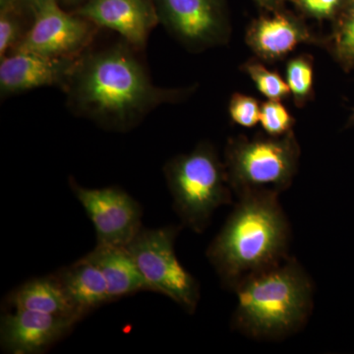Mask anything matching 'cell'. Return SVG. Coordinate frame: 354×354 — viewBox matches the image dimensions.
Wrapping results in <instances>:
<instances>
[{
	"label": "cell",
	"instance_id": "obj_1",
	"mask_svg": "<svg viewBox=\"0 0 354 354\" xmlns=\"http://www.w3.org/2000/svg\"><path fill=\"white\" fill-rule=\"evenodd\" d=\"M137 48L124 39L80 55L64 91L75 115L104 129L127 132L165 104L183 101L193 87H158Z\"/></svg>",
	"mask_w": 354,
	"mask_h": 354
},
{
	"label": "cell",
	"instance_id": "obj_2",
	"mask_svg": "<svg viewBox=\"0 0 354 354\" xmlns=\"http://www.w3.org/2000/svg\"><path fill=\"white\" fill-rule=\"evenodd\" d=\"M272 191H247L209 244L207 257L221 285L234 290L248 277L288 256L290 227Z\"/></svg>",
	"mask_w": 354,
	"mask_h": 354
},
{
	"label": "cell",
	"instance_id": "obj_3",
	"mask_svg": "<svg viewBox=\"0 0 354 354\" xmlns=\"http://www.w3.org/2000/svg\"><path fill=\"white\" fill-rule=\"evenodd\" d=\"M234 291L237 305L232 328L251 339L279 341L297 334L313 309L312 279L290 256L248 277Z\"/></svg>",
	"mask_w": 354,
	"mask_h": 354
},
{
	"label": "cell",
	"instance_id": "obj_4",
	"mask_svg": "<svg viewBox=\"0 0 354 354\" xmlns=\"http://www.w3.org/2000/svg\"><path fill=\"white\" fill-rule=\"evenodd\" d=\"M174 208L183 225L202 234L216 209L232 204L225 165L207 142L171 158L164 167Z\"/></svg>",
	"mask_w": 354,
	"mask_h": 354
},
{
	"label": "cell",
	"instance_id": "obj_5",
	"mask_svg": "<svg viewBox=\"0 0 354 354\" xmlns=\"http://www.w3.org/2000/svg\"><path fill=\"white\" fill-rule=\"evenodd\" d=\"M300 149L292 131L281 137L230 140L225 149V169L232 192H283L297 172Z\"/></svg>",
	"mask_w": 354,
	"mask_h": 354
},
{
	"label": "cell",
	"instance_id": "obj_6",
	"mask_svg": "<svg viewBox=\"0 0 354 354\" xmlns=\"http://www.w3.org/2000/svg\"><path fill=\"white\" fill-rule=\"evenodd\" d=\"M181 227H142L127 246L149 290L162 293L187 313L196 311L200 286L177 259L174 242Z\"/></svg>",
	"mask_w": 354,
	"mask_h": 354
},
{
	"label": "cell",
	"instance_id": "obj_7",
	"mask_svg": "<svg viewBox=\"0 0 354 354\" xmlns=\"http://www.w3.org/2000/svg\"><path fill=\"white\" fill-rule=\"evenodd\" d=\"M69 185L94 225L97 244L127 247L143 227L141 205L120 187L86 188L73 177Z\"/></svg>",
	"mask_w": 354,
	"mask_h": 354
},
{
	"label": "cell",
	"instance_id": "obj_8",
	"mask_svg": "<svg viewBox=\"0 0 354 354\" xmlns=\"http://www.w3.org/2000/svg\"><path fill=\"white\" fill-rule=\"evenodd\" d=\"M99 29L85 18L66 12L58 0H53L35 13L31 27L16 50L50 57L78 58L91 48Z\"/></svg>",
	"mask_w": 354,
	"mask_h": 354
},
{
	"label": "cell",
	"instance_id": "obj_9",
	"mask_svg": "<svg viewBox=\"0 0 354 354\" xmlns=\"http://www.w3.org/2000/svg\"><path fill=\"white\" fill-rule=\"evenodd\" d=\"M160 23L184 46L204 50L225 43L228 25L221 0H153Z\"/></svg>",
	"mask_w": 354,
	"mask_h": 354
},
{
	"label": "cell",
	"instance_id": "obj_10",
	"mask_svg": "<svg viewBox=\"0 0 354 354\" xmlns=\"http://www.w3.org/2000/svg\"><path fill=\"white\" fill-rule=\"evenodd\" d=\"M97 28L120 35L133 48L143 50L160 23L153 0H87L74 11Z\"/></svg>",
	"mask_w": 354,
	"mask_h": 354
},
{
	"label": "cell",
	"instance_id": "obj_11",
	"mask_svg": "<svg viewBox=\"0 0 354 354\" xmlns=\"http://www.w3.org/2000/svg\"><path fill=\"white\" fill-rule=\"evenodd\" d=\"M76 59L13 51L0 59V95L6 99L44 87L64 90Z\"/></svg>",
	"mask_w": 354,
	"mask_h": 354
},
{
	"label": "cell",
	"instance_id": "obj_12",
	"mask_svg": "<svg viewBox=\"0 0 354 354\" xmlns=\"http://www.w3.org/2000/svg\"><path fill=\"white\" fill-rule=\"evenodd\" d=\"M76 323L41 312L10 309L1 317L0 342L3 351L15 354H38L69 334Z\"/></svg>",
	"mask_w": 354,
	"mask_h": 354
},
{
	"label": "cell",
	"instance_id": "obj_13",
	"mask_svg": "<svg viewBox=\"0 0 354 354\" xmlns=\"http://www.w3.org/2000/svg\"><path fill=\"white\" fill-rule=\"evenodd\" d=\"M4 302L10 309L41 312L68 319L76 324L83 319L55 272L26 281L11 290Z\"/></svg>",
	"mask_w": 354,
	"mask_h": 354
},
{
	"label": "cell",
	"instance_id": "obj_14",
	"mask_svg": "<svg viewBox=\"0 0 354 354\" xmlns=\"http://www.w3.org/2000/svg\"><path fill=\"white\" fill-rule=\"evenodd\" d=\"M311 39V35L304 25L285 15L256 21L246 35L251 50L258 57L270 62L285 57L300 44Z\"/></svg>",
	"mask_w": 354,
	"mask_h": 354
},
{
	"label": "cell",
	"instance_id": "obj_15",
	"mask_svg": "<svg viewBox=\"0 0 354 354\" xmlns=\"http://www.w3.org/2000/svg\"><path fill=\"white\" fill-rule=\"evenodd\" d=\"M55 274L83 319L102 305L111 304L104 274L86 256Z\"/></svg>",
	"mask_w": 354,
	"mask_h": 354
},
{
	"label": "cell",
	"instance_id": "obj_16",
	"mask_svg": "<svg viewBox=\"0 0 354 354\" xmlns=\"http://www.w3.org/2000/svg\"><path fill=\"white\" fill-rule=\"evenodd\" d=\"M86 257L104 274L111 302L139 291L150 290L127 247L97 244Z\"/></svg>",
	"mask_w": 354,
	"mask_h": 354
},
{
	"label": "cell",
	"instance_id": "obj_17",
	"mask_svg": "<svg viewBox=\"0 0 354 354\" xmlns=\"http://www.w3.org/2000/svg\"><path fill=\"white\" fill-rule=\"evenodd\" d=\"M32 22L17 0H0V59L19 48Z\"/></svg>",
	"mask_w": 354,
	"mask_h": 354
},
{
	"label": "cell",
	"instance_id": "obj_18",
	"mask_svg": "<svg viewBox=\"0 0 354 354\" xmlns=\"http://www.w3.org/2000/svg\"><path fill=\"white\" fill-rule=\"evenodd\" d=\"M261 94L272 101H281L290 94L288 83L277 72L266 68L262 64L253 62L244 67Z\"/></svg>",
	"mask_w": 354,
	"mask_h": 354
},
{
	"label": "cell",
	"instance_id": "obj_19",
	"mask_svg": "<svg viewBox=\"0 0 354 354\" xmlns=\"http://www.w3.org/2000/svg\"><path fill=\"white\" fill-rule=\"evenodd\" d=\"M286 83L298 102H304L313 88V67L308 58H293L286 66Z\"/></svg>",
	"mask_w": 354,
	"mask_h": 354
},
{
	"label": "cell",
	"instance_id": "obj_20",
	"mask_svg": "<svg viewBox=\"0 0 354 354\" xmlns=\"http://www.w3.org/2000/svg\"><path fill=\"white\" fill-rule=\"evenodd\" d=\"M260 123L269 136L281 137L291 132L295 120L279 101H269L261 106Z\"/></svg>",
	"mask_w": 354,
	"mask_h": 354
},
{
	"label": "cell",
	"instance_id": "obj_21",
	"mask_svg": "<svg viewBox=\"0 0 354 354\" xmlns=\"http://www.w3.org/2000/svg\"><path fill=\"white\" fill-rule=\"evenodd\" d=\"M228 111L232 121L241 127L251 128L260 122L261 106L257 100L250 95H232Z\"/></svg>",
	"mask_w": 354,
	"mask_h": 354
},
{
	"label": "cell",
	"instance_id": "obj_22",
	"mask_svg": "<svg viewBox=\"0 0 354 354\" xmlns=\"http://www.w3.org/2000/svg\"><path fill=\"white\" fill-rule=\"evenodd\" d=\"M335 48L337 57L344 64H354V4L348 17L337 32Z\"/></svg>",
	"mask_w": 354,
	"mask_h": 354
},
{
	"label": "cell",
	"instance_id": "obj_23",
	"mask_svg": "<svg viewBox=\"0 0 354 354\" xmlns=\"http://www.w3.org/2000/svg\"><path fill=\"white\" fill-rule=\"evenodd\" d=\"M341 0H300L306 12L317 18H327L332 15Z\"/></svg>",
	"mask_w": 354,
	"mask_h": 354
},
{
	"label": "cell",
	"instance_id": "obj_24",
	"mask_svg": "<svg viewBox=\"0 0 354 354\" xmlns=\"http://www.w3.org/2000/svg\"><path fill=\"white\" fill-rule=\"evenodd\" d=\"M17 1L34 18L35 13L39 8L46 6L48 2L53 1V0H17Z\"/></svg>",
	"mask_w": 354,
	"mask_h": 354
},
{
	"label": "cell",
	"instance_id": "obj_25",
	"mask_svg": "<svg viewBox=\"0 0 354 354\" xmlns=\"http://www.w3.org/2000/svg\"><path fill=\"white\" fill-rule=\"evenodd\" d=\"M257 1L262 4V6L267 7H274L278 6L281 0H257Z\"/></svg>",
	"mask_w": 354,
	"mask_h": 354
},
{
	"label": "cell",
	"instance_id": "obj_26",
	"mask_svg": "<svg viewBox=\"0 0 354 354\" xmlns=\"http://www.w3.org/2000/svg\"><path fill=\"white\" fill-rule=\"evenodd\" d=\"M66 3L70 4V6H81L83 3H85L87 0H64ZM77 7V8H78Z\"/></svg>",
	"mask_w": 354,
	"mask_h": 354
},
{
	"label": "cell",
	"instance_id": "obj_27",
	"mask_svg": "<svg viewBox=\"0 0 354 354\" xmlns=\"http://www.w3.org/2000/svg\"><path fill=\"white\" fill-rule=\"evenodd\" d=\"M349 2H351V6H353V4H354V0H349Z\"/></svg>",
	"mask_w": 354,
	"mask_h": 354
}]
</instances>
